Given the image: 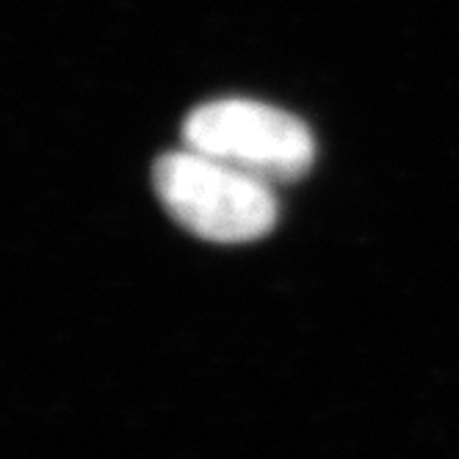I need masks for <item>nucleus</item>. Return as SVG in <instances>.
Instances as JSON below:
<instances>
[{"instance_id":"obj_1","label":"nucleus","mask_w":459,"mask_h":459,"mask_svg":"<svg viewBox=\"0 0 459 459\" xmlns=\"http://www.w3.org/2000/svg\"><path fill=\"white\" fill-rule=\"evenodd\" d=\"M152 183L160 205L196 238L247 244L277 224L274 186L188 147L160 155Z\"/></svg>"},{"instance_id":"obj_2","label":"nucleus","mask_w":459,"mask_h":459,"mask_svg":"<svg viewBox=\"0 0 459 459\" xmlns=\"http://www.w3.org/2000/svg\"><path fill=\"white\" fill-rule=\"evenodd\" d=\"M183 147L269 186L299 180L316 160V139L299 117L247 97L194 108L183 125Z\"/></svg>"}]
</instances>
